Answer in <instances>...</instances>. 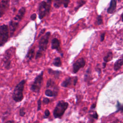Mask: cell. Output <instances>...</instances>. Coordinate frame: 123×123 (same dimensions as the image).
Returning a JSON list of instances; mask_svg holds the SVG:
<instances>
[{"instance_id": "cell-1", "label": "cell", "mask_w": 123, "mask_h": 123, "mask_svg": "<svg viewBox=\"0 0 123 123\" xmlns=\"http://www.w3.org/2000/svg\"><path fill=\"white\" fill-rule=\"evenodd\" d=\"M68 106V103L64 100L59 101L53 111V114L54 118L61 119L67 109Z\"/></svg>"}, {"instance_id": "cell-2", "label": "cell", "mask_w": 123, "mask_h": 123, "mask_svg": "<svg viewBox=\"0 0 123 123\" xmlns=\"http://www.w3.org/2000/svg\"><path fill=\"white\" fill-rule=\"evenodd\" d=\"M52 1V0H47V1H42L39 4L38 7V15L40 19H43L49 14L51 9Z\"/></svg>"}, {"instance_id": "cell-3", "label": "cell", "mask_w": 123, "mask_h": 123, "mask_svg": "<svg viewBox=\"0 0 123 123\" xmlns=\"http://www.w3.org/2000/svg\"><path fill=\"white\" fill-rule=\"evenodd\" d=\"M25 83V80H23L15 87L12 93V98L16 102H20L23 99L24 96L23 92Z\"/></svg>"}, {"instance_id": "cell-4", "label": "cell", "mask_w": 123, "mask_h": 123, "mask_svg": "<svg viewBox=\"0 0 123 123\" xmlns=\"http://www.w3.org/2000/svg\"><path fill=\"white\" fill-rule=\"evenodd\" d=\"M43 80V71L38 74L35 79L34 82L31 86V90L35 92H39L42 86Z\"/></svg>"}, {"instance_id": "cell-5", "label": "cell", "mask_w": 123, "mask_h": 123, "mask_svg": "<svg viewBox=\"0 0 123 123\" xmlns=\"http://www.w3.org/2000/svg\"><path fill=\"white\" fill-rule=\"evenodd\" d=\"M9 37V29L8 26L3 25L0 26V47L4 45Z\"/></svg>"}, {"instance_id": "cell-6", "label": "cell", "mask_w": 123, "mask_h": 123, "mask_svg": "<svg viewBox=\"0 0 123 123\" xmlns=\"http://www.w3.org/2000/svg\"><path fill=\"white\" fill-rule=\"evenodd\" d=\"M50 36V32H47L46 33L41 37L38 43L39 50L42 52L45 51L47 49L49 38Z\"/></svg>"}, {"instance_id": "cell-7", "label": "cell", "mask_w": 123, "mask_h": 123, "mask_svg": "<svg viewBox=\"0 0 123 123\" xmlns=\"http://www.w3.org/2000/svg\"><path fill=\"white\" fill-rule=\"evenodd\" d=\"M13 48H11L10 49H7L4 55L3 58L2 59V62L4 65V66L5 68L9 69L10 68L11 61V59L12 56V54L14 49H12Z\"/></svg>"}, {"instance_id": "cell-8", "label": "cell", "mask_w": 123, "mask_h": 123, "mask_svg": "<svg viewBox=\"0 0 123 123\" xmlns=\"http://www.w3.org/2000/svg\"><path fill=\"white\" fill-rule=\"evenodd\" d=\"M85 59L82 57L77 59L73 64V72L74 74H76L79 70L84 67L86 65Z\"/></svg>"}, {"instance_id": "cell-9", "label": "cell", "mask_w": 123, "mask_h": 123, "mask_svg": "<svg viewBox=\"0 0 123 123\" xmlns=\"http://www.w3.org/2000/svg\"><path fill=\"white\" fill-rule=\"evenodd\" d=\"M78 81V77L77 76L68 77L64 80H63L61 83V86L63 87H68L71 85H73L74 86H75Z\"/></svg>"}, {"instance_id": "cell-10", "label": "cell", "mask_w": 123, "mask_h": 123, "mask_svg": "<svg viewBox=\"0 0 123 123\" xmlns=\"http://www.w3.org/2000/svg\"><path fill=\"white\" fill-rule=\"evenodd\" d=\"M51 49H56L58 52H59L61 54V56L62 57L63 53L61 48L60 41L57 38H53L51 40Z\"/></svg>"}, {"instance_id": "cell-11", "label": "cell", "mask_w": 123, "mask_h": 123, "mask_svg": "<svg viewBox=\"0 0 123 123\" xmlns=\"http://www.w3.org/2000/svg\"><path fill=\"white\" fill-rule=\"evenodd\" d=\"M10 0H0V17L5 13L8 10Z\"/></svg>"}, {"instance_id": "cell-12", "label": "cell", "mask_w": 123, "mask_h": 123, "mask_svg": "<svg viewBox=\"0 0 123 123\" xmlns=\"http://www.w3.org/2000/svg\"><path fill=\"white\" fill-rule=\"evenodd\" d=\"M70 2V0H53V6L58 9L63 5V7L66 8L68 7Z\"/></svg>"}, {"instance_id": "cell-13", "label": "cell", "mask_w": 123, "mask_h": 123, "mask_svg": "<svg viewBox=\"0 0 123 123\" xmlns=\"http://www.w3.org/2000/svg\"><path fill=\"white\" fill-rule=\"evenodd\" d=\"M117 0H111L109 4V7L107 8V12L109 14L113 13L116 9L117 7Z\"/></svg>"}, {"instance_id": "cell-14", "label": "cell", "mask_w": 123, "mask_h": 123, "mask_svg": "<svg viewBox=\"0 0 123 123\" xmlns=\"http://www.w3.org/2000/svg\"><path fill=\"white\" fill-rule=\"evenodd\" d=\"M19 22L15 21L13 19L12 20L10 23V25H9V30L10 32V35L11 36H12L15 31L16 30L18 25Z\"/></svg>"}, {"instance_id": "cell-15", "label": "cell", "mask_w": 123, "mask_h": 123, "mask_svg": "<svg viewBox=\"0 0 123 123\" xmlns=\"http://www.w3.org/2000/svg\"><path fill=\"white\" fill-rule=\"evenodd\" d=\"M25 8H24V7L21 8L19 10L17 14L13 18V19L15 20V21L18 22H20L22 19V18H23V17H24V15H25Z\"/></svg>"}, {"instance_id": "cell-16", "label": "cell", "mask_w": 123, "mask_h": 123, "mask_svg": "<svg viewBox=\"0 0 123 123\" xmlns=\"http://www.w3.org/2000/svg\"><path fill=\"white\" fill-rule=\"evenodd\" d=\"M91 73V69L90 68V67H89L86 70L84 75V80L85 82L88 83L92 79Z\"/></svg>"}, {"instance_id": "cell-17", "label": "cell", "mask_w": 123, "mask_h": 123, "mask_svg": "<svg viewBox=\"0 0 123 123\" xmlns=\"http://www.w3.org/2000/svg\"><path fill=\"white\" fill-rule=\"evenodd\" d=\"M123 65V58H120L117 60L114 64L113 65V70L115 71L119 70L122 65Z\"/></svg>"}, {"instance_id": "cell-18", "label": "cell", "mask_w": 123, "mask_h": 123, "mask_svg": "<svg viewBox=\"0 0 123 123\" xmlns=\"http://www.w3.org/2000/svg\"><path fill=\"white\" fill-rule=\"evenodd\" d=\"M48 73L49 74L53 75L55 78L59 79L60 75L62 74V72L60 71H55L53 70L52 69L49 68L48 69Z\"/></svg>"}, {"instance_id": "cell-19", "label": "cell", "mask_w": 123, "mask_h": 123, "mask_svg": "<svg viewBox=\"0 0 123 123\" xmlns=\"http://www.w3.org/2000/svg\"><path fill=\"white\" fill-rule=\"evenodd\" d=\"M113 59V53L112 51H109L107 52L106 55L103 58V61L104 62H108L111 61Z\"/></svg>"}, {"instance_id": "cell-20", "label": "cell", "mask_w": 123, "mask_h": 123, "mask_svg": "<svg viewBox=\"0 0 123 123\" xmlns=\"http://www.w3.org/2000/svg\"><path fill=\"white\" fill-rule=\"evenodd\" d=\"M86 3V1L85 0H79L76 2V5L74 7V10L75 12H77L81 7L84 5Z\"/></svg>"}, {"instance_id": "cell-21", "label": "cell", "mask_w": 123, "mask_h": 123, "mask_svg": "<svg viewBox=\"0 0 123 123\" xmlns=\"http://www.w3.org/2000/svg\"><path fill=\"white\" fill-rule=\"evenodd\" d=\"M35 54V48H32L31 49H30L27 54V55L26 56V58L28 61H30L32 59V58L34 57Z\"/></svg>"}, {"instance_id": "cell-22", "label": "cell", "mask_w": 123, "mask_h": 123, "mask_svg": "<svg viewBox=\"0 0 123 123\" xmlns=\"http://www.w3.org/2000/svg\"><path fill=\"white\" fill-rule=\"evenodd\" d=\"M58 91L52 90L50 89H47L45 91V94L48 97H56L58 95Z\"/></svg>"}, {"instance_id": "cell-23", "label": "cell", "mask_w": 123, "mask_h": 123, "mask_svg": "<svg viewBox=\"0 0 123 123\" xmlns=\"http://www.w3.org/2000/svg\"><path fill=\"white\" fill-rule=\"evenodd\" d=\"M52 64L56 67H61L62 65L61 58L60 57H57L55 58L53 61Z\"/></svg>"}, {"instance_id": "cell-24", "label": "cell", "mask_w": 123, "mask_h": 123, "mask_svg": "<svg viewBox=\"0 0 123 123\" xmlns=\"http://www.w3.org/2000/svg\"><path fill=\"white\" fill-rule=\"evenodd\" d=\"M46 86L47 88L49 87H56L57 86H56L55 82L51 79H49L47 83V85Z\"/></svg>"}, {"instance_id": "cell-25", "label": "cell", "mask_w": 123, "mask_h": 123, "mask_svg": "<svg viewBox=\"0 0 123 123\" xmlns=\"http://www.w3.org/2000/svg\"><path fill=\"white\" fill-rule=\"evenodd\" d=\"M103 17L101 15H98L96 18V23L98 25L103 24Z\"/></svg>"}, {"instance_id": "cell-26", "label": "cell", "mask_w": 123, "mask_h": 123, "mask_svg": "<svg viewBox=\"0 0 123 123\" xmlns=\"http://www.w3.org/2000/svg\"><path fill=\"white\" fill-rule=\"evenodd\" d=\"M116 108L117 110L116 111V112L120 111L121 113H123V104L122 105L119 101H117V105H116Z\"/></svg>"}, {"instance_id": "cell-27", "label": "cell", "mask_w": 123, "mask_h": 123, "mask_svg": "<svg viewBox=\"0 0 123 123\" xmlns=\"http://www.w3.org/2000/svg\"><path fill=\"white\" fill-rule=\"evenodd\" d=\"M89 119L90 120H92V122H93V120H97L98 118V114L97 112L95 111L94 112H93V114H90L89 115Z\"/></svg>"}, {"instance_id": "cell-28", "label": "cell", "mask_w": 123, "mask_h": 123, "mask_svg": "<svg viewBox=\"0 0 123 123\" xmlns=\"http://www.w3.org/2000/svg\"><path fill=\"white\" fill-rule=\"evenodd\" d=\"M43 54V52L40 50H38L37 52V54L36 55V59H37L38 58H39L40 57H41L42 56Z\"/></svg>"}, {"instance_id": "cell-29", "label": "cell", "mask_w": 123, "mask_h": 123, "mask_svg": "<svg viewBox=\"0 0 123 123\" xmlns=\"http://www.w3.org/2000/svg\"><path fill=\"white\" fill-rule=\"evenodd\" d=\"M50 115V112L49 111V110L47 109L45 110V112H44V118H48Z\"/></svg>"}, {"instance_id": "cell-30", "label": "cell", "mask_w": 123, "mask_h": 123, "mask_svg": "<svg viewBox=\"0 0 123 123\" xmlns=\"http://www.w3.org/2000/svg\"><path fill=\"white\" fill-rule=\"evenodd\" d=\"M19 114L21 116H24L25 115V109L24 108H22L20 110Z\"/></svg>"}, {"instance_id": "cell-31", "label": "cell", "mask_w": 123, "mask_h": 123, "mask_svg": "<svg viewBox=\"0 0 123 123\" xmlns=\"http://www.w3.org/2000/svg\"><path fill=\"white\" fill-rule=\"evenodd\" d=\"M49 102H50L49 99L47 98H44L43 99V103L44 104H48L49 103Z\"/></svg>"}, {"instance_id": "cell-32", "label": "cell", "mask_w": 123, "mask_h": 123, "mask_svg": "<svg viewBox=\"0 0 123 123\" xmlns=\"http://www.w3.org/2000/svg\"><path fill=\"white\" fill-rule=\"evenodd\" d=\"M41 99L39 98L37 101V111H39L41 109Z\"/></svg>"}, {"instance_id": "cell-33", "label": "cell", "mask_w": 123, "mask_h": 123, "mask_svg": "<svg viewBox=\"0 0 123 123\" xmlns=\"http://www.w3.org/2000/svg\"><path fill=\"white\" fill-rule=\"evenodd\" d=\"M105 33L104 32L102 33L100 35V42H103L105 38Z\"/></svg>"}, {"instance_id": "cell-34", "label": "cell", "mask_w": 123, "mask_h": 123, "mask_svg": "<svg viewBox=\"0 0 123 123\" xmlns=\"http://www.w3.org/2000/svg\"><path fill=\"white\" fill-rule=\"evenodd\" d=\"M36 17H37V15L36 13H33V14H32V15L30 17L31 20H35L36 19Z\"/></svg>"}, {"instance_id": "cell-35", "label": "cell", "mask_w": 123, "mask_h": 123, "mask_svg": "<svg viewBox=\"0 0 123 123\" xmlns=\"http://www.w3.org/2000/svg\"><path fill=\"white\" fill-rule=\"evenodd\" d=\"M45 30H46V29H45V28H44V29H43L42 30H41V31H40V33L39 34V35H38V37H39L41 35H42V34H43L44 33V32H45Z\"/></svg>"}, {"instance_id": "cell-36", "label": "cell", "mask_w": 123, "mask_h": 123, "mask_svg": "<svg viewBox=\"0 0 123 123\" xmlns=\"http://www.w3.org/2000/svg\"><path fill=\"white\" fill-rule=\"evenodd\" d=\"M96 71H97L98 72V73L99 74H100L101 73V70L100 69V68H98V66H97V67L96 68Z\"/></svg>"}, {"instance_id": "cell-37", "label": "cell", "mask_w": 123, "mask_h": 123, "mask_svg": "<svg viewBox=\"0 0 123 123\" xmlns=\"http://www.w3.org/2000/svg\"><path fill=\"white\" fill-rule=\"evenodd\" d=\"M96 107V103H93L91 106H90V109H94Z\"/></svg>"}, {"instance_id": "cell-38", "label": "cell", "mask_w": 123, "mask_h": 123, "mask_svg": "<svg viewBox=\"0 0 123 123\" xmlns=\"http://www.w3.org/2000/svg\"><path fill=\"white\" fill-rule=\"evenodd\" d=\"M102 68H103V69H104L106 67V65H107V62H103V63H102Z\"/></svg>"}, {"instance_id": "cell-39", "label": "cell", "mask_w": 123, "mask_h": 123, "mask_svg": "<svg viewBox=\"0 0 123 123\" xmlns=\"http://www.w3.org/2000/svg\"><path fill=\"white\" fill-rule=\"evenodd\" d=\"M121 20H122V21L123 22V13L121 14Z\"/></svg>"}, {"instance_id": "cell-40", "label": "cell", "mask_w": 123, "mask_h": 123, "mask_svg": "<svg viewBox=\"0 0 123 123\" xmlns=\"http://www.w3.org/2000/svg\"><path fill=\"white\" fill-rule=\"evenodd\" d=\"M7 123H9V122H12H12H14L12 121H7Z\"/></svg>"}]
</instances>
